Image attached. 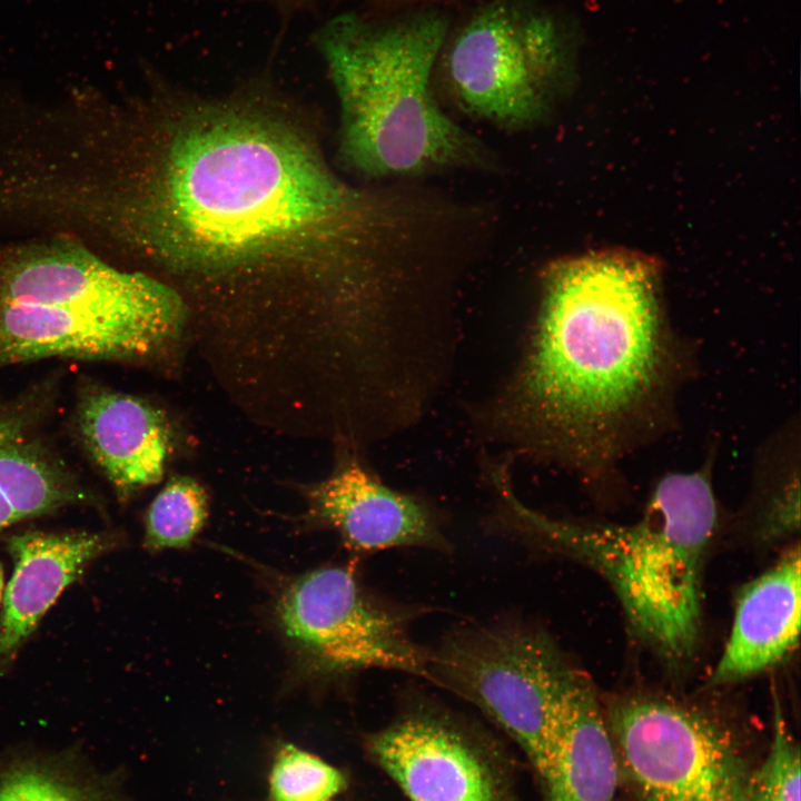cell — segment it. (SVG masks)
I'll use <instances>...</instances> for the list:
<instances>
[{"label":"cell","mask_w":801,"mask_h":801,"mask_svg":"<svg viewBox=\"0 0 801 801\" xmlns=\"http://www.w3.org/2000/svg\"><path fill=\"white\" fill-rule=\"evenodd\" d=\"M256 115L207 107L160 140L135 126L115 249L196 270L312 260L344 300L394 287L425 237L414 188L352 187L295 132Z\"/></svg>","instance_id":"cell-1"},{"label":"cell","mask_w":801,"mask_h":801,"mask_svg":"<svg viewBox=\"0 0 801 801\" xmlns=\"http://www.w3.org/2000/svg\"><path fill=\"white\" fill-rule=\"evenodd\" d=\"M522 355L472 412L504 456L594 479L668 426L689 357L655 268L604 253L552 263Z\"/></svg>","instance_id":"cell-2"},{"label":"cell","mask_w":801,"mask_h":801,"mask_svg":"<svg viewBox=\"0 0 801 801\" xmlns=\"http://www.w3.org/2000/svg\"><path fill=\"white\" fill-rule=\"evenodd\" d=\"M714 453L700 467L666 472L653 485L642 515L630 524L554 518L526 506L512 468L484 477L496 518L523 540L578 561L612 587L633 634L668 663L695 653L702 630V573L719 523Z\"/></svg>","instance_id":"cell-3"},{"label":"cell","mask_w":801,"mask_h":801,"mask_svg":"<svg viewBox=\"0 0 801 801\" xmlns=\"http://www.w3.org/2000/svg\"><path fill=\"white\" fill-rule=\"evenodd\" d=\"M448 32L447 18L427 10L385 21L343 13L317 30L314 43L337 92L342 154L352 168L372 178L493 168L488 148L432 92Z\"/></svg>","instance_id":"cell-4"},{"label":"cell","mask_w":801,"mask_h":801,"mask_svg":"<svg viewBox=\"0 0 801 801\" xmlns=\"http://www.w3.org/2000/svg\"><path fill=\"white\" fill-rule=\"evenodd\" d=\"M576 28L530 0H493L477 9L441 56L451 92L467 112L507 128H525L570 75Z\"/></svg>","instance_id":"cell-5"},{"label":"cell","mask_w":801,"mask_h":801,"mask_svg":"<svg viewBox=\"0 0 801 801\" xmlns=\"http://www.w3.org/2000/svg\"><path fill=\"white\" fill-rule=\"evenodd\" d=\"M620 778L637 801H745L739 734L709 709L646 692L603 704Z\"/></svg>","instance_id":"cell-6"},{"label":"cell","mask_w":801,"mask_h":801,"mask_svg":"<svg viewBox=\"0 0 801 801\" xmlns=\"http://www.w3.org/2000/svg\"><path fill=\"white\" fill-rule=\"evenodd\" d=\"M574 669L545 632L504 621L449 634L429 650L427 680L488 716L518 745L538 778Z\"/></svg>","instance_id":"cell-7"},{"label":"cell","mask_w":801,"mask_h":801,"mask_svg":"<svg viewBox=\"0 0 801 801\" xmlns=\"http://www.w3.org/2000/svg\"><path fill=\"white\" fill-rule=\"evenodd\" d=\"M279 627L312 671L368 669L427 679L429 650L411 636L404 614L369 596L349 566L319 567L290 581L276 603Z\"/></svg>","instance_id":"cell-8"},{"label":"cell","mask_w":801,"mask_h":801,"mask_svg":"<svg viewBox=\"0 0 801 801\" xmlns=\"http://www.w3.org/2000/svg\"><path fill=\"white\" fill-rule=\"evenodd\" d=\"M367 749L411 801H521L496 742L444 711L405 712Z\"/></svg>","instance_id":"cell-9"},{"label":"cell","mask_w":801,"mask_h":801,"mask_svg":"<svg viewBox=\"0 0 801 801\" xmlns=\"http://www.w3.org/2000/svg\"><path fill=\"white\" fill-rule=\"evenodd\" d=\"M52 300L186 318L169 286L117 269L69 235L0 240V304Z\"/></svg>","instance_id":"cell-10"},{"label":"cell","mask_w":801,"mask_h":801,"mask_svg":"<svg viewBox=\"0 0 801 801\" xmlns=\"http://www.w3.org/2000/svg\"><path fill=\"white\" fill-rule=\"evenodd\" d=\"M182 326L75 304H0V369L47 358L144 359L168 345Z\"/></svg>","instance_id":"cell-11"},{"label":"cell","mask_w":801,"mask_h":801,"mask_svg":"<svg viewBox=\"0 0 801 801\" xmlns=\"http://www.w3.org/2000/svg\"><path fill=\"white\" fill-rule=\"evenodd\" d=\"M347 447L335 471L306 491L309 516L357 553L396 547L445 550L438 516L421 496L387 485Z\"/></svg>","instance_id":"cell-12"},{"label":"cell","mask_w":801,"mask_h":801,"mask_svg":"<svg viewBox=\"0 0 801 801\" xmlns=\"http://www.w3.org/2000/svg\"><path fill=\"white\" fill-rule=\"evenodd\" d=\"M800 547H789L763 573L741 587L731 631L708 685L755 676L797 646L801 617Z\"/></svg>","instance_id":"cell-13"},{"label":"cell","mask_w":801,"mask_h":801,"mask_svg":"<svg viewBox=\"0 0 801 801\" xmlns=\"http://www.w3.org/2000/svg\"><path fill=\"white\" fill-rule=\"evenodd\" d=\"M76 421L85 447L121 498L162 477L170 432L149 403L89 385L80 393Z\"/></svg>","instance_id":"cell-14"},{"label":"cell","mask_w":801,"mask_h":801,"mask_svg":"<svg viewBox=\"0 0 801 801\" xmlns=\"http://www.w3.org/2000/svg\"><path fill=\"white\" fill-rule=\"evenodd\" d=\"M538 780L544 801H613L615 797L620 768L603 704L576 669L561 698Z\"/></svg>","instance_id":"cell-15"},{"label":"cell","mask_w":801,"mask_h":801,"mask_svg":"<svg viewBox=\"0 0 801 801\" xmlns=\"http://www.w3.org/2000/svg\"><path fill=\"white\" fill-rule=\"evenodd\" d=\"M110 544L90 532L31 531L10 538L13 572L2 596L0 659L18 651L62 591Z\"/></svg>","instance_id":"cell-16"},{"label":"cell","mask_w":801,"mask_h":801,"mask_svg":"<svg viewBox=\"0 0 801 801\" xmlns=\"http://www.w3.org/2000/svg\"><path fill=\"white\" fill-rule=\"evenodd\" d=\"M105 775L66 755L18 756L0 764V801H118Z\"/></svg>","instance_id":"cell-17"},{"label":"cell","mask_w":801,"mask_h":801,"mask_svg":"<svg viewBox=\"0 0 801 801\" xmlns=\"http://www.w3.org/2000/svg\"><path fill=\"white\" fill-rule=\"evenodd\" d=\"M799 469L790 432L775 437L756 465V485L763 490L764 498L759 534L768 541L785 538L799 530Z\"/></svg>","instance_id":"cell-18"},{"label":"cell","mask_w":801,"mask_h":801,"mask_svg":"<svg viewBox=\"0 0 801 801\" xmlns=\"http://www.w3.org/2000/svg\"><path fill=\"white\" fill-rule=\"evenodd\" d=\"M207 515L204 487L188 476L172 477L147 511L146 547L152 552L188 547L204 527Z\"/></svg>","instance_id":"cell-19"},{"label":"cell","mask_w":801,"mask_h":801,"mask_svg":"<svg viewBox=\"0 0 801 801\" xmlns=\"http://www.w3.org/2000/svg\"><path fill=\"white\" fill-rule=\"evenodd\" d=\"M800 749L772 691V736L763 761L751 769L745 801H800Z\"/></svg>","instance_id":"cell-20"},{"label":"cell","mask_w":801,"mask_h":801,"mask_svg":"<svg viewBox=\"0 0 801 801\" xmlns=\"http://www.w3.org/2000/svg\"><path fill=\"white\" fill-rule=\"evenodd\" d=\"M346 787L344 774L293 744L277 752L269 775L270 801H329Z\"/></svg>","instance_id":"cell-21"},{"label":"cell","mask_w":801,"mask_h":801,"mask_svg":"<svg viewBox=\"0 0 801 801\" xmlns=\"http://www.w3.org/2000/svg\"><path fill=\"white\" fill-rule=\"evenodd\" d=\"M264 1L271 2L275 4H280V6H303L306 3H312L317 0H264Z\"/></svg>","instance_id":"cell-22"},{"label":"cell","mask_w":801,"mask_h":801,"mask_svg":"<svg viewBox=\"0 0 801 801\" xmlns=\"http://www.w3.org/2000/svg\"><path fill=\"white\" fill-rule=\"evenodd\" d=\"M3 584H4L3 570H2V565L0 563V601H1V599L3 596V592H4Z\"/></svg>","instance_id":"cell-23"}]
</instances>
